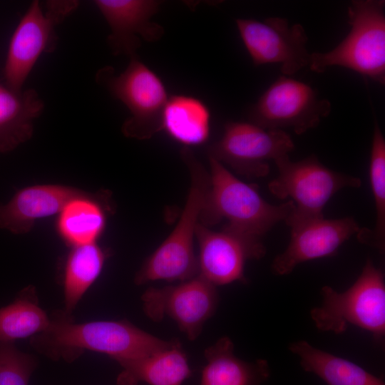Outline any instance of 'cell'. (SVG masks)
<instances>
[{"label": "cell", "instance_id": "6da1fadb", "mask_svg": "<svg viewBox=\"0 0 385 385\" xmlns=\"http://www.w3.org/2000/svg\"><path fill=\"white\" fill-rule=\"evenodd\" d=\"M48 328L30 338L38 353L57 361L71 363L86 350L108 355L120 365L143 358L168 346L163 340L127 320L76 323L63 309L49 315Z\"/></svg>", "mask_w": 385, "mask_h": 385}, {"label": "cell", "instance_id": "7a4b0ae2", "mask_svg": "<svg viewBox=\"0 0 385 385\" xmlns=\"http://www.w3.org/2000/svg\"><path fill=\"white\" fill-rule=\"evenodd\" d=\"M209 162L210 188L200 217L202 225L209 227L226 220L227 223L223 228L261 240L293 211L292 200L270 204L255 186L240 180L222 163L210 156Z\"/></svg>", "mask_w": 385, "mask_h": 385}, {"label": "cell", "instance_id": "3957f363", "mask_svg": "<svg viewBox=\"0 0 385 385\" xmlns=\"http://www.w3.org/2000/svg\"><path fill=\"white\" fill-rule=\"evenodd\" d=\"M180 153L191 179L186 202L173 231L135 274L138 285L157 280L183 282L199 272L193 245L210 188V175L190 148L184 147Z\"/></svg>", "mask_w": 385, "mask_h": 385}, {"label": "cell", "instance_id": "277c9868", "mask_svg": "<svg viewBox=\"0 0 385 385\" xmlns=\"http://www.w3.org/2000/svg\"><path fill=\"white\" fill-rule=\"evenodd\" d=\"M384 8L382 0L351 1L347 10L349 32L333 49L311 53L310 69L322 73L330 66L344 67L384 85Z\"/></svg>", "mask_w": 385, "mask_h": 385}, {"label": "cell", "instance_id": "5b68a950", "mask_svg": "<svg viewBox=\"0 0 385 385\" xmlns=\"http://www.w3.org/2000/svg\"><path fill=\"white\" fill-rule=\"evenodd\" d=\"M274 162L278 175L268 188L277 198L289 197L293 202L294 208L284 221L290 230L323 217L324 206L340 190L361 185L360 178L326 167L315 155L299 161H292L286 155Z\"/></svg>", "mask_w": 385, "mask_h": 385}, {"label": "cell", "instance_id": "8992f818", "mask_svg": "<svg viewBox=\"0 0 385 385\" xmlns=\"http://www.w3.org/2000/svg\"><path fill=\"white\" fill-rule=\"evenodd\" d=\"M321 307L310 312L321 331L340 334L349 324L372 333L381 340L385 334V285L383 272L368 260L353 285L343 292L329 286L321 289Z\"/></svg>", "mask_w": 385, "mask_h": 385}, {"label": "cell", "instance_id": "52a82bcc", "mask_svg": "<svg viewBox=\"0 0 385 385\" xmlns=\"http://www.w3.org/2000/svg\"><path fill=\"white\" fill-rule=\"evenodd\" d=\"M126 68L115 75L105 66L96 75L97 83L106 87L130 112L123 124V133L139 140L148 139L161 130L162 113L169 98L160 78L138 56L130 58Z\"/></svg>", "mask_w": 385, "mask_h": 385}, {"label": "cell", "instance_id": "ba28073f", "mask_svg": "<svg viewBox=\"0 0 385 385\" xmlns=\"http://www.w3.org/2000/svg\"><path fill=\"white\" fill-rule=\"evenodd\" d=\"M78 1L53 0L46 4L43 12L34 0L21 19L9 41L4 73L6 86L21 92L22 86L39 56L53 51L58 36L56 26L78 7Z\"/></svg>", "mask_w": 385, "mask_h": 385}, {"label": "cell", "instance_id": "9c48e42d", "mask_svg": "<svg viewBox=\"0 0 385 385\" xmlns=\"http://www.w3.org/2000/svg\"><path fill=\"white\" fill-rule=\"evenodd\" d=\"M330 112L329 101L320 98L312 87L282 76L250 107L248 116L264 129H290L301 135L317 127Z\"/></svg>", "mask_w": 385, "mask_h": 385}, {"label": "cell", "instance_id": "30bf717a", "mask_svg": "<svg viewBox=\"0 0 385 385\" xmlns=\"http://www.w3.org/2000/svg\"><path fill=\"white\" fill-rule=\"evenodd\" d=\"M294 149V142L284 130L264 129L251 122L230 121L208 153L237 173L257 178L268 175L270 160L289 155Z\"/></svg>", "mask_w": 385, "mask_h": 385}, {"label": "cell", "instance_id": "8fae6325", "mask_svg": "<svg viewBox=\"0 0 385 385\" xmlns=\"http://www.w3.org/2000/svg\"><path fill=\"white\" fill-rule=\"evenodd\" d=\"M141 300L148 318L160 322L165 316L170 317L193 341L215 312L219 297L216 286L197 274L176 285L150 287L143 294Z\"/></svg>", "mask_w": 385, "mask_h": 385}, {"label": "cell", "instance_id": "7c38bea8", "mask_svg": "<svg viewBox=\"0 0 385 385\" xmlns=\"http://www.w3.org/2000/svg\"><path fill=\"white\" fill-rule=\"evenodd\" d=\"M236 25L253 64L278 63L284 76H291L309 66L308 37L299 24L270 17L262 21L237 19Z\"/></svg>", "mask_w": 385, "mask_h": 385}, {"label": "cell", "instance_id": "4fadbf2b", "mask_svg": "<svg viewBox=\"0 0 385 385\" xmlns=\"http://www.w3.org/2000/svg\"><path fill=\"white\" fill-rule=\"evenodd\" d=\"M195 237L199 244L198 274L215 286L245 282L246 261L260 259L266 252L261 240L225 228L214 231L200 222Z\"/></svg>", "mask_w": 385, "mask_h": 385}, {"label": "cell", "instance_id": "5bb4252c", "mask_svg": "<svg viewBox=\"0 0 385 385\" xmlns=\"http://www.w3.org/2000/svg\"><path fill=\"white\" fill-rule=\"evenodd\" d=\"M93 2L111 28L107 42L113 55L136 57L141 45L140 38L154 42L164 34L163 26L151 21L162 4L160 1L96 0Z\"/></svg>", "mask_w": 385, "mask_h": 385}, {"label": "cell", "instance_id": "9a60e30c", "mask_svg": "<svg viewBox=\"0 0 385 385\" xmlns=\"http://www.w3.org/2000/svg\"><path fill=\"white\" fill-rule=\"evenodd\" d=\"M360 228L352 217H323L292 229L287 247L272 262V272L277 275L288 274L302 262L332 256Z\"/></svg>", "mask_w": 385, "mask_h": 385}, {"label": "cell", "instance_id": "2e32d148", "mask_svg": "<svg viewBox=\"0 0 385 385\" xmlns=\"http://www.w3.org/2000/svg\"><path fill=\"white\" fill-rule=\"evenodd\" d=\"M83 192L59 184L25 187L0 204V228L15 235L27 233L37 220L58 215L69 200Z\"/></svg>", "mask_w": 385, "mask_h": 385}, {"label": "cell", "instance_id": "e0dca14e", "mask_svg": "<svg viewBox=\"0 0 385 385\" xmlns=\"http://www.w3.org/2000/svg\"><path fill=\"white\" fill-rule=\"evenodd\" d=\"M118 385H181L191 376V369L179 341L170 344L143 358L120 364Z\"/></svg>", "mask_w": 385, "mask_h": 385}, {"label": "cell", "instance_id": "ac0fdd59", "mask_svg": "<svg viewBox=\"0 0 385 385\" xmlns=\"http://www.w3.org/2000/svg\"><path fill=\"white\" fill-rule=\"evenodd\" d=\"M206 364L200 385H262L270 376L267 360L247 362L234 354L232 340L224 337L205 350Z\"/></svg>", "mask_w": 385, "mask_h": 385}, {"label": "cell", "instance_id": "d6986e66", "mask_svg": "<svg viewBox=\"0 0 385 385\" xmlns=\"http://www.w3.org/2000/svg\"><path fill=\"white\" fill-rule=\"evenodd\" d=\"M43 108L36 90L16 92L0 83V153L10 152L31 138L34 120Z\"/></svg>", "mask_w": 385, "mask_h": 385}, {"label": "cell", "instance_id": "ffe728a7", "mask_svg": "<svg viewBox=\"0 0 385 385\" xmlns=\"http://www.w3.org/2000/svg\"><path fill=\"white\" fill-rule=\"evenodd\" d=\"M210 120V109L202 101L188 95H173L168 98L164 107L161 130L189 148L207 140Z\"/></svg>", "mask_w": 385, "mask_h": 385}, {"label": "cell", "instance_id": "44dd1931", "mask_svg": "<svg viewBox=\"0 0 385 385\" xmlns=\"http://www.w3.org/2000/svg\"><path fill=\"white\" fill-rule=\"evenodd\" d=\"M101 197L84 192L69 200L58 214L57 232L71 247L96 242L106 226Z\"/></svg>", "mask_w": 385, "mask_h": 385}, {"label": "cell", "instance_id": "7402d4cb", "mask_svg": "<svg viewBox=\"0 0 385 385\" xmlns=\"http://www.w3.org/2000/svg\"><path fill=\"white\" fill-rule=\"evenodd\" d=\"M304 371L321 378L328 385H385L384 381L359 365L317 349L305 341L289 345Z\"/></svg>", "mask_w": 385, "mask_h": 385}, {"label": "cell", "instance_id": "603a6c76", "mask_svg": "<svg viewBox=\"0 0 385 385\" xmlns=\"http://www.w3.org/2000/svg\"><path fill=\"white\" fill-rule=\"evenodd\" d=\"M107 257L96 242L71 247L63 274L64 311L73 313L77 304L99 277Z\"/></svg>", "mask_w": 385, "mask_h": 385}, {"label": "cell", "instance_id": "cb8c5ba5", "mask_svg": "<svg viewBox=\"0 0 385 385\" xmlns=\"http://www.w3.org/2000/svg\"><path fill=\"white\" fill-rule=\"evenodd\" d=\"M49 322V315L39 305L36 287L29 285L11 303L0 308V343L31 338L45 331Z\"/></svg>", "mask_w": 385, "mask_h": 385}, {"label": "cell", "instance_id": "d4e9b609", "mask_svg": "<svg viewBox=\"0 0 385 385\" xmlns=\"http://www.w3.org/2000/svg\"><path fill=\"white\" fill-rule=\"evenodd\" d=\"M369 179L374 200L376 222L374 227H361L356 234L359 242L385 250V139L375 120L370 153Z\"/></svg>", "mask_w": 385, "mask_h": 385}, {"label": "cell", "instance_id": "484cf974", "mask_svg": "<svg viewBox=\"0 0 385 385\" xmlns=\"http://www.w3.org/2000/svg\"><path fill=\"white\" fill-rule=\"evenodd\" d=\"M38 361L20 351L14 342L0 343V385H29Z\"/></svg>", "mask_w": 385, "mask_h": 385}]
</instances>
